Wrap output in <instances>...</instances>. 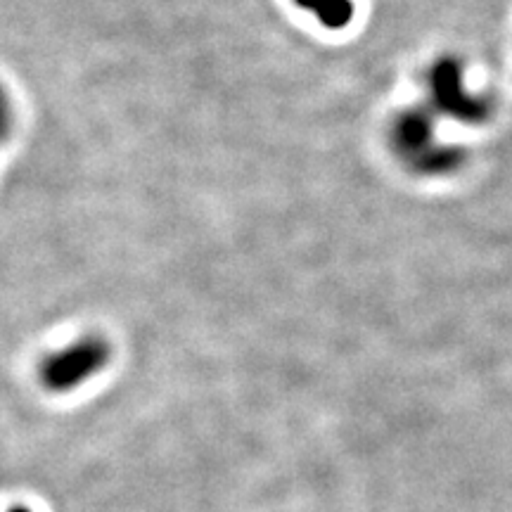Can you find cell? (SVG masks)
I'll return each instance as SVG.
<instances>
[{
    "mask_svg": "<svg viewBox=\"0 0 512 512\" xmlns=\"http://www.w3.org/2000/svg\"><path fill=\"white\" fill-rule=\"evenodd\" d=\"M110 354V344L102 337H83L43 361L41 384L53 394L72 392L88 377L98 375L110 361Z\"/></svg>",
    "mask_w": 512,
    "mask_h": 512,
    "instance_id": "1",
    "label": "cell"
},
{
    "mask_svg": "<svg viewBox=\"0 0 512 512\" xmlns=\"http://www.w3.org/2000/svg\"><path fill=\"white\" fill-rule=\"evenodd\" d=\"M432 86L437 102L444 110L453 112V117H463L467 121H475L484 114L482 105L477 100H470L460 91V69L453 62H441L439 67H434L432 74Z\"/></svg>",
    "mask_w": 512,
    "mask_h": 512,
    "instance_id": "2",
    "label": "cell"
},
{
    "mask_svg": "<svg viewBox=\"0 0 512 512\" xmlns=\"http://www.w3.org/2000/svg\"><path fill=\"white\" fill-rule=\"evenodd\" d=\"M8 512H31V510L24 508V505H15V508H10Z\"/></svg>",
    "mask_w": 512,
    "mask_h": 512,
    "instance_id": "5",
    "label": "cell"
},
{
    "mask_svg": "<svg viewBox=\"0 0 512 512\" xmlns=\"http://www.w3.org/2000/svg\"><path fill=\"white\" fill-rule=\"evenodd\" d=\"M10 131V107H8V100H5V95L0 93V140L8 136Z\"/></svg>",
    "mask_w": 512,
    "mask_h": 512,
    "instance_id": "4",
    "label": "cell"
},
{
    "mask_svg": "<svg viewBox=\"0 0 512 512\" xmlns=\"http://www.w3.org/2000/svg\"><path fill=\"white\" fill-rule=\"evenodd\" d=\"M297 3L304 5V8H309V10H316L320 22L330 29L344 27L351 17L349 0H297Z\"/></svg>",
    "mask_w": 512,
    "mask_h": 512,
    "instance_id": "3",
    "label": "cell"
}]
</instances>
